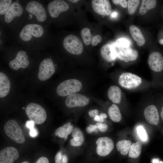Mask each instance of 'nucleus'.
<instances>
[{
    "mask_svg": "<svg viewBox=\"0 0 163 163\" xmlns=\"http://www.w3.org/2000/svg\"><path fill=\"white\" fill-rule=\"evenodd\" d=\"M156 5L155 0H143L140 8L139 13L141 15L145 14L148 11L154 8Z\"/></svg>",
    "mask_w": 163,
    "mask_h": 163,
    "instance_id": "26",
    "label": "nucleus"
},
{
    "mask_svg": "<svg viewBox=\"0 0 163 163\" xmlns=\"http://www.w3.org/2000/svg\"><path fill=\"white\" fill-rule=\"evenodd\" d=\"M131 145V142L130 140H123L117 142L116 148L121 155H127L129 152Z\"/></svg>",
    "mask_w": 163,
    "mask_h": 163,
    "instance_id": "25",
    "label": "nucleus"
},
{
    "mask_svg": "<svg viewBox=\"0 0 163 163\" xmlns=\"http://www.w3.org/2000/svg\"><path fill=\"white\" fill-rule=\"evenodd\" d=\"M23 109H24L25 108L24 107H23Z\"/></svg>",
    "mask_w": 163,
    "mask_h": 163,
    "instance_id": "53",
    "label": "nucleus"
},
{
    "mask_svg": "<svg viewBox=\"0 0 163 163\" xmlns=\"http://www.w3.org/2000/svg\"><path fill=\"white\" fill-rule=\"evenodd\" d=\"M81 35L85 44L87 45H89L93 37L90 29L86 27L83 28L81 31Z\"/></svg>",
    "mask_w": 163,
    "mask_h": 163,
    "instance_id": "28",
    "label": "nucleus"
},
{
    "mask_svg": "<svg viewBox=\"0 0 163 163\" xmlns=\"http://www.w3.org/2000/svg\"><path fill=\"white\" fill-rule=\"evenodd\" d=\"M43 33V30L41 26L37 24H28L22 28L20 33V36L23 40L28 41L31 39L32 36L40 37Z\"/></svg>",
    "mask_w": 163,
    "mask_h": 163,
    "instance_id": "6",
    "label": "nucleus"
},
{
    "mask_svg": "<svg viewBox=\"0 0 163 163\" xmlns=\"http://www.w3.org/2000/svg\"><path fill=\"white\" fill-rule=\"evenodd\" d=\"M113 43L117 47L125 48L129 47L130 46V41L124 38H119Z\"/></svg>",
    "mask_w": 163,
    "mask_h": 163,
    "instance_id": "31",
    "label": "nucleus"
},
{
    "mask_svg": "<svg viewBox=\"0 0 163 163\" xmlns=\"http://www.w3.org/2000/svg\"><path fill=\"white\" fill-rule=\"evenodd\" d=\"M144 115L146 120L149 124L155 126L158 124L159 113L155 105H151L147 107L144 110Z\"/></svg>",
    "mask_w": 163,
    "mask_h": 163,
    "instance_id": "18",
    "label": "nucleus"
},
{
    "mask_svg": "<svg viewBox=\"0 0 163 163\" xmlns=\"http://www.w3.org/2000/svg\"><path fill=\"white\" fill-rule=\"evenodd\" d=\"M26 9L29 13L35 16L37 21L39 22H43L46 18L45 10L43 5L37 2H30L27 4Z\"/></svg>",
    "mask_w": 163,
    "mask_h": 163,
    "instance_id": "9",
    "label": "nucleus"
},
{
    "mask_svg": "<svg viewBox=\"0 0 163 163\" xmlns=\"http://www.w3.org/2000/svg\"><path fill=\"white\" fill-rule=\"evenodd\" d=\"M102 40V37L99 35H97L93 36L91 40V44L93 46H97L98 43H100Z\"/></svg>",
    "mask_w": 163,
    "mask_h": 163,
    "instance_id": "35",
    "label": "nucleus"
},
{
    "mask_svg": "<svg viewBox=\"0 0 163 163\" xmlns=\"http://www.w3.org/2000/svg\"><path fill=\"white\" fill-rule=\"evenodd\" d=\"M82 88V83L79 81L71 79L66 80L60 83L57 86L56 90L59 96L65 97L78 92Z\"/></svg>",
    "mask_w": 163,
    "mask_h": 163,
    "instance_id": "3",
    "label": "nucleus"
},
{
    "mask_svg": "<svg viewBox=\"0 0 163 163\" xmlns=\"http://www.w3.org/2000/svg\"><path fill=\"white\" fill-rule=\"evenodd\" d=\"M117 48L118 51L117 57L125 62L135 60L138 58V52L136 50L133 49L130 46Z\"/></svg>",
    "mask_w": 163,
    "mask_h": 163,
    "instance_id": "17",
    "label": "nucleus"
},
{
    "mask_svg": "<svg viewBox=\"0 0 163 163\" xmlns=\"http://www.w3.org/2000/svg\"><path fill=\"white\" fill-rule=\"evenodd\" d=\"M21 163H29L27 161H24L23 162H22Z\"/></svg>",
    "mask_w": 163,
    "mask_h": 163,
    "instance_id": "51",
    "label": "nucleus"
},
{
    "mask_svg": "<svg viewBox=\"0 0 163 163\" xmlns=\"http://www.w3.org/2000/svg\"><path fill=\"white\" fill-rule=\"evenodd\" d=\"M158 163H163V162L161 161H160L159 162H158Z\"/></svg>",
    "mask_w": 163,
    "mask_h": 163,
    "instance_id": "52",
    "label": "nucleus"
},
{
    "mask_svg": "<svg viewBox=\"0 0 163 163\" xmlns=\"http://www.w3.org/2000/svg\"><path fill=\"white\" fill-rule=\"evenodd\" d=\"M6 134L15 142L22 144L25 140L22 130L18 123L15 120H10L7 121L4 127Z\"/></svg>",
    "mask_w": 163,
    "mask_h": 163,
    "instance_id": "2",
    "label": "nucleus"
},
{
    "mask_svg": "<svg viewBox=\"0 0 163 163\" xmlns=\"http://www.w3.org/2000/svg\"><path fill=\"white\" fill-rule=\"evenodd\" d=\"M62 155L61 152H59L56 153L55 157V163H61Z\"/></svg>",
    "mask_w": 163,
    "mask_h": 163,
    "instance_id": "38",
    "label": "nucleus"
},
{
    "mask_svg": "<svg viewBox=\"0 0 163 163\" xmlns=\"http://www.w3.org/2000/svg\"><path fill=\"white\" fill-rule=\"evenodd\" d=\"M100 53L102 57L108 62L113 61L117 57V49L113 43L103 45L101 48Z\"/></svg>",
    "mask_w": 163,
    "mask_h": 163,
    "instance_id": "16",
    "label": "nucleus"
},
{
    "mask_svg": "<svg viewBox=\"0 0 163 163\" xmlns=\"http://www.w3.org/2000/svg\"><path fill=\"white\" fill-rule=\"evenodd\" d=\"M148 62L150 68L154 72H160L163 69V57L158 52L151 53L149 56Z\"/></svg>",
    "mask_w": 163,
    "mask_h": 163,
    "instance_id": "15",
    "label": "nucleus"
},
{
    "mask_svg": "<svg viewBox=\"0 0 163 163\" xmlns=\"http://www.w3.org/2000/svg\"><path fill=\"white\" fill-rule=\"evenodd\" d=\"M11 87L10 81L3 73L0 72V97H3L9 93Z\"/></svg>",
    "mask_w": 163,
    "mask_h": 163,
    "instance_id": "20",
    "label": "nucleus"
},
{
    "mask_svg": "<svg viewBox=\"0 0 163 163\" xmlns=\"http://www.w3.org/2000/svg\"><path fill=\"white\" fill-rule=\"evenodd\" d=\"M97 129H98L101 132H104L106 131L108 129V126L105 123H102L97 122L95 124Z\"/></svg>",
    "mask_w": 163,
    "mask_h": 163,
    "instance_id": "34",
    "label": "nucleus"
},
{
    "mask_svg": "<svg viewBox=\"0 0 163 163\" xmlns=\"http://www.w3.org/2000/svg\"><path fill=\"white\" fill-rule=\"evenodd\" d=\"M108 114L110 119L115 122H119L122 119V115L118 107L112 104L108 108Z\"/></svg>",
    "mask_w": 163,
    "mask_h": 163,
    "instance_id": "24",
    "label": "nucleus"
},
{
    "mask_svg": "<svg viewBox=\"0 0 163 163\" xmlns=\"http://www.w3.org/2000/svg\"><path fill=\"white\" fill-rule=\"evenodd\" d=\"M137 130L140 139L143 141H146L147 139V135L143 127L142 126H139L137 128Z\"/></svg>",
    "mask_w": 163,
    "mask_h": 163,
    "instance_id": "33",
    "label": "nucleus"
},
{
    "mask_svg": "<svg viewBox=\"0 0 163 163\" xmlns=\"http://www.w3.org/2000/svg\"><path fill=\"white\" fill-rule=\"evenodd\" d=\"M34 123L31 121H27L26 122V126L28 128H29L30 130L34 129Z\"/></svg>",
    "mask_w": 163,
    "mask_h": 163,
    "instance_id": "42",
    "label": "nucleus"
},
{
    "mask_svg": "<svg viewBox=\"0 0 163 163\" xmlns=\"http://www.w3.org/2000/svg\"><path fill=\"white\" fill-rule=\"evenodd\" d=\"M35 163H49L48 158L45 157H41L38 158Z\"/></svg>",
    "mask_w": 163,
    "mask_h": 163,
    "instance_id": "41",
    "label": "nucleus"
},
{
    "mask_svg": "<svg viewBox=\"0 0 163 163\" xmlns=\"http://www.w3.org/2000/svg\"><path fill=\"white\" fill-rule=\"evenodd\" d=\"M73 138L69 142L70 145L73 146L81 145L84 141V134L81 130L78 127L74 128L72 133Z\"/></svg>",
    "mask_w": 163,
    "mask_h": 163,
    "instance_id": "21",
    "label": "nucleus"
},
{
    "mask_svg": "<svg viewBox=\"0 0 163 163\" xmlns=\"http://www.w3.org/2000/svg\"><path fill=\"white\" fill-rule=\"evenodd\" d=\"M29 62L25 52L21 50L18 52L14 59L9 63V67L14 70H18L20 68H26L29 65Z\"/></svg>",
    "mask_w": 163,
    "mask_h": 163,
    "instance_id": "12",
    "label": "nucleus"
},
{
    "mask_svg": "<svg viewBox=\"0 0 163 163\" xmlns=\"http://www.w3.org/2000/svg\"><path fill=\"white\" fill-rule=\"evenodd\" d=\"M96 151L97 154L101 157L108 155L114 148L113 140L108 137H102L98 138L96 141Z\"/></svg>",
    "mask_w": 163,
    "mask_h": 163,
    "instance_id": "8",
    "label": "nucleus"
},
{
    "mask_svg": "<svg viewBox=\"0 0 163 163\" xmlns=\"http://www.w3.org/2000/svg\"><path fill=\"white\" fill-rule=\"evenodd\" d=\"M74 127L73 125H71L69 126L66 129V134L64 136V139L65 140H66L68 137V135L72 132L73 129Z\"/></svg>",
    "mask_w": 163,
    "mask_h": 163,
    "instance_id": "39",
    "label": "nucleus"
},
{
    "mask_svg": "<svg viewBox=\"0 0 163 163\" xmlns=\"http://www.w3.org/2000/svg\"><path fill=\"white\" fill-rule=\"evenodd\" d=\"M12 0H1L0 1V14H5L8 10L11 5Z\"/></svg>",
    "mask_w": 163,
    "mask_h": 163,
    "instance_id": "30",
    "label": "nucleus"
},
{
    "mask_svg": "<svg viewBox=\"0 0 163 163\" xmlns=\"http://www.w3.org/2000/svg\"><path fill=\"white\" fill-rule=\"evenodd\" d=\"M89 99L85 95L78 93L70 94L67 96L65 103L69 108L83 107L89 103Z\"/></svg>",
    "mask_w": 163,
    "mask_h": 163,
    "instance_id": "10",
    "label": "nucleus"
},
{
    "mask_svg": "<svg viewBox=\"0 0 163 163\" xmlns=\"http://www.w3.org/2000/svg\"><path fill=\"white\" fill-rule=\"evenodd\" d=\"M159 43L160 44L163 45V39L160 40Z\"/></svg>",
    "mask_w": 163,
    "mask_h": 163,
    "instance_id": "50",
    "label": "nucleus"
},
{
    "mask_svg": "<svg viewBox=\"0 0 163 163\" xmlns=\"http://www.w3.org/2000/svg\"><path fill=\"white\" fill-rule=\"evenodd\" d=\"M63 45L65 49L72 54L79 55L83 51V46L81 40L73 34H69L65 37Z\"/></svg>",
    "mask_w": 163,
    "mask_h": 163,
    "instance_id": "5",
    "label": "nucleus"
},
{
    "mask_svg": "<svg viewBox=\"0 0 163 163\" xmlns=\"http://www.w3.org/2000/svg\"><path fill=\"white\" fill-rule=\"evenodd\" d=\"M112 1L115 4H120L123 8H126L127 6V2L125 0H113Z\"/></svg>",
    "mask_w": 163,
    "mask_h": 163,
    "instance_id": "36",
    "label": "nucleus"
},
{
    "mask_svg": "<svg viewBox=\"0 0 163 163\" xmlns=\"http://www.w3.org/2000/svg\"><path fill=\"white\" fill-rule=\"evenodd\" d=\"M68 159L65 155H62L61 163H68Z\"/></svg>",
    "mask_w": 163,
    "mask_h": 163,
    "instance_id": "45",
    "label": "nucleus"
},
{
    "mask_svg": "<svg viewBox=\"0 0 163 163\" xmlns=\"http://www.w3.org/2000/svg\"><path fill=\"white\" fill-rule=\"evenodd\" d=\"M69 8L68 4L62 0L52 1L48 4L47 6L49 14L53 18L57 17L60 13L67 11Z\"/></svg>",
    "mask_w": 163,
    "mask_h": 163,
    "instance_id": "11",
    "label": "nucleus"
},
{
    "mask_svg": "<svg viewBox=\"0 0 163 163\" xmlns=\"http://www.w3.org/2000/svg\"><path fill=\"white\" fill-rule=\"evenodd\" d=\"M130 34L133 40L139 46H143L145 42V38L140 29L134 25H131L129 28Z\"/></svg>",
    "mask_w": 163,
    "mask_h": 163,
    "instance_id": "23",
    "label": "nucleus"
},
{
    "mask_svg": "<svg viewBox=\"0 0 163 163\" xmlns=\"http://www.w3.org/2000/svg\"><path fill=\"white\" fill-rule=\"evenodd\" d=\"M160 115H161V117L162 119V120H163V106L161 110Z\"/></svg>",
    "mask_w": 163,
    "mask_h": 163,
    "instance_id": "48",
    "label": "nucleus"
},
{
    "mask_svg": "<svg viewBox=\"0 0 163 163\" xmlns=\"http://www.w3.org/2000/svg\"><path fill=\"white\" fill-rule=\"evenodd\" d=\"M92 6L94 11L101 15L107 16L111 12V7L109 0H92Z\"/></svg>",
    "mask_w": 163,
    "mask_h": 163,
    "instance_id": "13",
    "label": "nucleus"
},
{
    "mask_svg": "<svg viewBox=\"0 0 163 163\" xmlns=\"http://www.w3.org/2000/svg\"><path fill=\"white\" fill-rule=\"evenodd\" d=\"M99 116L102 117L104 119L106 118L107 117V114L105 113H102L100 114L99 115Z\"/></svg>",
    "mask_w": 163,
    "mask_h": 163,
    "instance_id": "46",
    "label": "nucleus"
},
{
    "mask_svg": "<svg viewBox=\"0 0 163 163\" xmlns=\"http://www.w3.org/2000/svg\"><path fill=\"white\" fill-rule=\"evenodd\" d=\"M118 83L122 87L132 89L138 87L142 83V80L139 76L130 72H123L119 76Z\"/></svg>",
    "mask_w": 163,
    "mask_h": 163,
    "instance_id": "4",
    "label": "nucleus"
},
{
    "mask_svg": "<svg viewBox=\"0 0 163 163\" xmlns=\"http://www.w3.org/2000/svg\"><path fill=\"white\" fill-rule=\"evenodd\" d=\"M55 69L52 60L47 58L43 59L40 63L39 67L38 76L42 81L50 78L55 72Z\"/></svg>",
    "mask_w": 163,
    "mask_h": 163,
    "instance_id": "7",
    "label": "nucleus"
},
{
    "mask_svg": "<svg viewBox=\"0 0 163 163\" xmlns=\"http://www.w3.org/2000/svg\"><path fill=\"white\" fill-rule=\"evenodd\" d=\"M127 2L128 11L129 14H133L136 12L139 5L140 1L138 0H128Z\"/></svg>",
    "mask_w": 163,
    "mask_h": 163,
    "instance_id": "29",
    "label": "nucleus"
},
{
    "mask_svg": "<svg viewBox=\"0 0 163 163\" xmlns=\"http://www.w3.org/2000/svg\"><path fill=\"white\" fill-rule=\"evenodd\" d=\"M117 15V13L116 12H113L111 15V16L112 18H115Z\"/></svg>",
    "mask_w": 163,
    "mask_h": 163,
    "instance_id": "47",
    "label": "nucleus"
},
{
    "mask_svg": "<svg viewBox=\"0 0 163 163\" xmlns=\"http://www.w3.org/2000/svg\"><path fill=\"white\" fill-rule=\"evenodd\" d=\"M17 150L12 147H8L0 152V163H13L19 157Z\"/></svg>",
    "mask_w": 163,
    "mask_h": 163,
    "instance_id": "14",
    "label": "nucleus"
},
{
    "mask_svg": "<svg viewBox=\"0 0 163 163\" xmlns=\"http://www.w3.org/2000/svg\"><path fill=\"white\" fill-rule=\"evenodd\" d=\"M94 120L98 122L102 123L104 121V118L98 115L94 117Z\"/></svg>",
    "mask_w": 163,
    "mask_h": 163,
    "instance_id": "43",
    "label": "nucleus"
},
{
    "mask_svg": "<svg viewBox=\"0 0 163 163\" xmlns=\"http://www.w3.org/2000/svg\"><path fill=\"white\" fill-rule=\"evenodd\" d=\"M25 112L30 120L35 124H42L47 118L45 110L37 104L32 103L28 104L25 108Z\"/></svg>",
    "mask_w": 163,
    "mask_h": 163,
    "instance_id": "1",
    "label": "nucleus"
},
{
    "mask_svg": "<svg viewBox=\"0 0 163 163\" xmlns=\"http://www.w3.org/2000/svg\"><path fill=\"white\" fill-rule=\"evenodd\" d=\"M23 12V8L20 4L16 2H13L5 14V21L7 23L11 22L15 17L21 16Z\"/></svg>",
    "mask_w": 163,
    "mask_h": 163,
    "instance_id": "19",
    "label": "nucleus"
},
{
    "mask_svg": "<svg viewBox=\"0 0 163 163\" xmlns=\"http://www.w3.org/2000/svg\"><path fill=\"white\" fill-rule=\"evenodd\" d=\"M98 111L97 109L91 110L88 112L89 115L91 117H94L98 115Z\"/></svg>",
    "mask_w": 163,
    "mask_h": 163,
    "instance_id": "40",
    "label": "nucleus"
},
{
    "mask_svg": "<svg viewBox=\"0 0 163 163\" xmlns=\"http://www.w3.org/2000/svg\"><path fill=\"white\" fill-rule=\"evenodd\" d=\"M71 125L70 122L65 124L62 126L57 128L55 132L56 136L61 138H64L66 129Z\"/></svg>",
    "mask_w": 163,
    "mask_h": 163,
    "instance_id": "32",
    "label": "nucleus"
},
{
    "mask_svg": "<svg viewBox=\"0 0 163 163\" xmlns=\"http://www.w3.org/2000/svg\"><path fill=\"white\" fill-rule=\"evenodd\" d=\"M69 1H70L72 3H75L78 2L79 1V0H69Z\"/></svg>",
    "mask_w": 163,
    "mask_h": 163,
    "instance_id": "49",
    "label": "nucleus"
},
{
    "mask_svg": "<svg viewBox=\"0 0 163 163\" xmlns=\"http://www.w3.org/2000/svg\"><path fill=\"white\" fill-rule=\"evenodd\" d=\"M30 134L31 137H34L36 136L37 134V130L34 128L30 130Z\"/></svg>",
    "mask_w": 163,
    "mask_h": 163,
    "instance_id": "44",
    "label": "nucleus"
},
{
    "mask_svg": "<svg viewBox=\"0 0 163 163\" xmlns=\"http://www.w3.org/2000/svg\"><path fill=\"white\" fill-rule=\"evenodd\" d=\"M142 148V145L139 142L133 143L131 144L129 152V157L134 158H138L140 155Z\"/></svg>",
    "mask_w": 163,
    "mask_h": 163,
    "instance_id": "27",
    "label": "nucleus"
},
{
    "mask_svg": "<svg viewBox=\"0 0 163 163\" xmlns=\"http://www.w3.org/2000/svg\"><path fill=\"white\" fill-rule=\"evenodd\" d=\"M107 96L109 99L113 103L119 104L121 99V91L117 86H111L107 91Z\"/></svg>",
    "mask_w": 163,
    "mask_h": 163,
    "instance_id": "22",
    "label": "nucleus"
},
{
    "mask_svg": "<svg viewBox=\"0 0 163 163\" xmlns=\"http://www.w3.org/2000/svg\"><path fill=\"white\" fill-rule=\"evenodd\" d=\"M97 128L95 125L90 124L86 128L87 132L89 133H91L97 131Z\"/></svg>",
    "mask_w": 163,
    "mask_h": 163,
    "instance_id": "37",
    "label": "nucleus"
}]
</instances>
